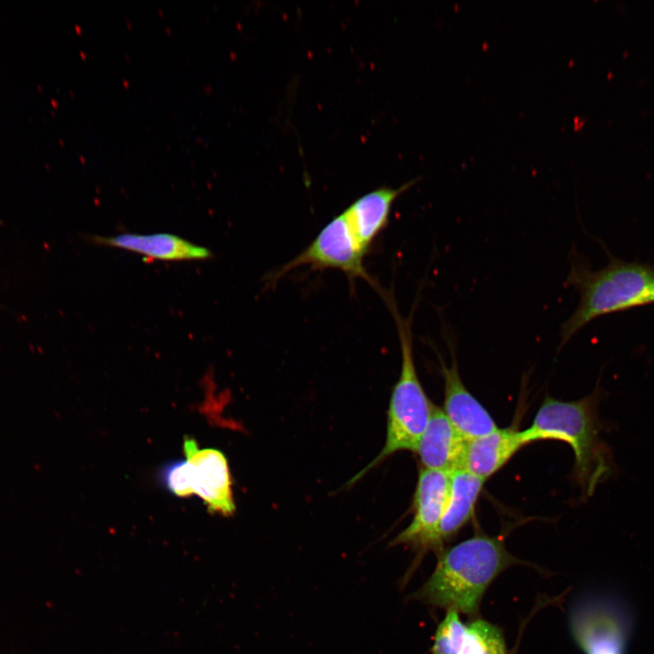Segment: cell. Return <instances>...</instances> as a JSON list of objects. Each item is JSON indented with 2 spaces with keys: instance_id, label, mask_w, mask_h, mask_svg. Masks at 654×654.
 <instances>
[{
  "instance_id": "277c9868",
  "label": "cell",
  "mask_w": 654,
  "mask_h": 654,
  "mask_svg": "<svg viewBox=\"0 0 654 654\" xmlns=\"http://www.w3.org/2000/svg\"><path fill=\"white\" fill-rule=\"evenodd\" d=\"M393 316L399 336L401 363L399 379L394 384L387 417L386 440L378 456L352 481L395 452L415 451L431 416L433 404L427 397L417 374L413 355L412 315L403 317L391 293L384 294Z\"/></svg>"
},
{
  "instance_id": "5bb4252c",
  "label": "cell",
  "mask_w": 654,
  "mask_h": 654,
  "mask_svg": "<svg viewBox=\"0 0 654 654\" xmlns=\"http://www.w3.org/2000/svg\"><path fill=\"white\" fill-rule=\"evenodd\" d=\"M419 179L409 181L399 188L381 187L372 190L356 199L343 212L353 234L366 253L386 227L394 201Z\"/></svg>"
},
{
  "instance_id": "9a60e30c",
  "label": "cell",
  "mask_w": 654,
  "mask_h": 654,
  "mask_svg": "<svg viewBox=\"0 0 654 654\" xmlns=\"http://www.w3.org/2000/svg\"><path fill=\"white\" fill-rule=\"evenodd\" d=\"M484 482L461 468L450 473L448 500L440 525L442 544L455 537L471 519Z\"/></svg>"
},
{
  "instance_id": "7c38bea8",
  "label": "cell",
  "mask_w": 654,
  "mask_h": 654,
  "mask_svg": "<svg viewBox=\"0 0 654 654\" xmlns=\"http://www.w3.org/2000/svg\"><path fill=\"white\" fill-rule=\"evenodd\" d=\"M466 442L443 411L433 406L415 452L419 455L422 468L451 472L461 468Z\"/></svg>"
},
{
  "instance_id": "7a4b0ae2",
  "label": "cell",
  "mask_w": 654,
  "mask_h": 654,
  "mask_svg": "<svg viewBox=\"0 0 654 654\" xmlns=\"http://www.w3.org/2000/svg\"><path fill=\"white\" fill-rule=\"evenodd\" d=\"M609 257L608 264L595 271L570 253L565 285L580 293V302L560 326V349L596 318L654 302V265Z\"/></svg>"
},
{
  "instance_id": "4fadbf2b",
  "label": "cell",
  "mask_w": 654,
  "mask_h": 654,
  "mask_svg": "<svg viewBox=\"0 0 654 654\" xmlns=\"http://www.w3.org/2000/svg\"><path fill=\"white\" fill-rule=\"evenodd\" d=\"M524 445L521 431L498 428L467 441L461 468L485 481Z\"/></svg>"
},
{
  "instance_id": "9c48e42d",
  "label": "cell",
  "mask_w": 654,
  "mask_h": 654,
  "mask_svg": "<svg viewBox=\"0 0 654 654\" xmlns=\"http://www.w3.org/2000/svg\"><path fill=\"white\" fill-rule=\"evenodd\" d=\"M443 338L451 360L447 366L439 354L444 383L443 412L454 428L466 440H471L498 429L492 417L463 384L456 359L452 335L443 326Z\"/></svg>"
},
{
  "instance_id": "30bf717a",
  "label": "cell",
  "mask_w": 654,
  "mask_h": 654,
  "mask_svg": "<svg viewBox=\"0 0 654 654\" xmlns=\"http://www.w3.org/2000/svg\"><path fill=\"white\" fill-rule=\"evenodd\" d=\"M431 654H508L500 629L481 619L463 623L459 613L447 611L439 623Z\"/></svg>"
},
{
  "instance_id": "3957f363",
  "label": "cell",
  "mask_w": 654,
  "mask_h": 654,
  "mask_svg": "<svg viewBox=\"0 0 654 654\" xmlns=\"http://www.w3.org/2000/svg\"><path fill=\"white\" fill-rule=\"evenodd\" d=\"M598 402L597 391L574 401L547 397L531 425L521 431L526 444L541 440L568 443L574 453V479L588 497L614 468L611 451L600 436Z\"/></svg>"
},
{
  "instance_id": "ba28073f",
  "label": "cell",
  "mask_w": 654,
  "mask_h": 654,
  "mask_svg": "<svg viewBox=\"0 0 654 654\" xmlns=\"http://www.w3.org/2000/svg\"><path fill=\"white\" fill-rule=\"evenodd\" d=\"M183 452L190 494L199 496L212 512L232 515L235 504L224 454L213 448L200 449L196 441L188 437L183 441Z\"/></svg>"
},
{
  "instance_id": "8fae6325",
  "label": "cell",
  "mask_w": 654,
  "mask_h": 654,
  "mask_svg": "<svg viewBox=\"0 0 654 654\" xmlns=\"http://www.w3.org/2000/svg\"><path fill=\"white\" fill-rule=\"evenodd\" d=\"M92 240L98 244L136 253L152 260H205L213 255L208 248L169 233L152 234L123 233L114 236L94 235Z\"/></svg>"
},
{
  "instance_id": "8992f818",
  "label": "cell",
  "mask_w": 654,
  "mask_h": 654,
  "mask_svg": "<svg viewBox=\"0 0 654 654\" xmlns=\"http://www.w3.org/2000/svg\"><path fill=\"white\" fill-rule=\"evenodd\" d=\"M365 254L342 213L333 217L302 253L272 271L265 277V283L267 287L274 286L296 268L309 266L312 270H339L348 277L351 284L362 279L375 287L377 283L363 265Z\"/></svg>"
},
{
  "instance_id": "6da1fadb",
  "label": "cell",
  "mask_w": 654,
  "mask_h": 654,
  "mask_svg": "<svg viewBox=\"0 0 654 654\" xmlns=\"http://www.w3.org/2000/svg\"><path fill=\"white\" fill-rule=\"evenodd\" d=\"M516 563L500 538L479 534L442 551L430 578L411 598L472 616L492 581Z\"/></svg>"
},
{
  "instance_id": "52a82bcc",
  "label": "cell",
  "mask_w": 654,
  "mask_h": 654,
  "mask_svg": "<svg viewBox=\"0 0 654 654\" xmlns=\"http://www.w3.org/2000/svg\"><path fill=\"white\" fill-rule=\"evenodd\" d=\"M450 473L421 468L413 496V518L409 526L391 542L424 552L442 547L440 525L446 508Z\"/></svg>"
},
{
  "instance_id": "5b68a950",
  "label": "cell",
  "mask_w": 654,
  "mask_h": 654,
  "mask_svg": "<svg viewBox=\"0 0 654 654\" xmlns=\"http://www.w3.org/2000/svg\"><path fill=\"white\" fill-rule=\"evenodd\" d=\"M569 624L583 654H628L634 616L619 596L598 594L580 600L570 610Z\"/></svg>"
}]
</instances>
